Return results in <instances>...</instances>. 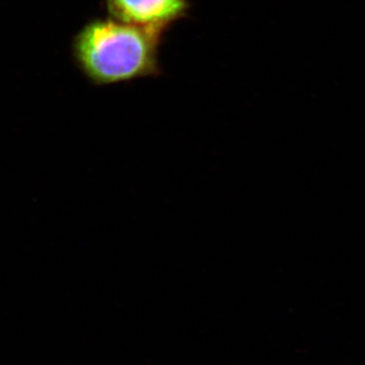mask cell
<instances>
[{"mask_svg":"<svg viewBox=\"0 0 365 365\" xmlns=\"http://www.w3.org/2000/svg\"><path fill=\"white\" fill-rule=\"evenodd\" d=\"M162 32L105 19L83 26L73 42L74 58L91 83L116 85L158 73Z\"/></svg>","mask_w":365,"mask_h":365,"instance_id":"obj_1","label":"cell"},{"mask_svg":"<svg viewBox=\"0 0 365 365\" xmlns=\"http://www.w3.org/2000/svg\"><path fill=\"white\" fill-rule=\"evenodd\" d=\"M107 7L116 20L163 33L186 16L189 0H107Z\"/></svg>","mask_w":365,"mask_h":365,"instance_id":"obj_2","label":"cell"}]
</instances>
